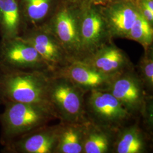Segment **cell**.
I'll return each instance as SVG.
<instances>
[{"mask_svg":"<svg viewBox=\"0 0 153 153\" xmlns=\"http://www.w3.org/2000/svg\"><path fill=\"white\" fill-rule=\"evenodd\" d=\"M49 79L43 71H22L0 66V103L51 106L48 99Z\"/></svg>","mask_w":153,"mask_h":153,"instance_id":"cell-1","label":"cell"},{"mask_svg":"<svg viewBox=\"0 0 153 153\" xmlns=\"http://www.w3.org/2000/svg\"><path fill=\"white\" fill-rule=\"evenodd\" d=\"M0 114L1 142L5 146L18 137L45 124L54 115L48 105L26 103H8Z\"/></svg>","mask_w":153,"mask_h":153,"instance_id":"cell-2","label":"cell"},{"mask_svg":"<svg viewBox=\"0 0 153 153\" xmlns=\"http://www.w3.org/2000/svg\"><path fill=\"white\" fill-rule=\"evenodd\" d=\"M0 66L22 71H42L44 68H48L36 49L18 36L3 39L0 45Z\"/></svg>","mask_w":153,"mask_h":153,"instance_id":"cell-3","label":"cell"},{"mask_svg":"<svg viewBox=\"0 0 153 153\" xmlns=\"http://www.w3.org/2000/svg\"><path fill=\"white\" fill-rule=\"evenodd\" d=\"M48 99L53 110L55 108L58 109L68 120H76L81 115V95L76 88L67 81L50 78Z\"/></svg>","mask_w":153,"mask_h":153,"instance_id":"cell-4","label":"cell"},{"mask_svg":"<svg viewBox=\"0 0 153 153\" xmlns=\"http://www.w3.org/2000/svg\"><path fill=\"white\" fill-rule=\"evenodd\" d=\"M59 132L44 126L28 132L4 146V151L10 153H51L55 151Z\"/></svg>","mask_w":153,"mask_h":153,"instance_id":"cell-5","label":"cell"},{"mask_svg":"<svg viewBox=\"0 0 153 153\" xmlns=\"http://www.w3.org/2000/svg\"><path fill=\"white\" fill-rule=\"evenodd\" d=\"M89 104L94 115L104 123L117 124L128 117V111L111 93L94 90Z\"/></svg>","mask_w":153,"mask_h":153,"instance_id":"cell-6","label":"cell"},{"mask_svg":"<svg viewBox=\"0 0 153 153\" xmlns=\"http://www.w3.org/2000/svg\"><path fill=\"white\" fill-rule=\"evenodd\" d=\"M110 93L128 111L137 109L142 103V87L133 76H124L117 79L113 83Z\"/></svg>","mask_w":153,"mask_h":153,"instance_id":"cell-7","label":"cell"},{"mask_svg":"<svg viewBox=\"0 0 153 153\" xmlns=\"http://www.w3.org/2000/svg\"><path fill=\"white\" fill-rule=\"evenodd\" d=\"M139 10L131 3L121 2L112 6L108 10L107 22L112 33L127 37Z\"/></svg>","mask_w":153,"mask_h":153,"instance_id":"cell-8","label":"cell"},{"mask_svg":"<svg viewBox=\"0 0 153 153\" xmlns=\"http://www.w3.org/2000/svg\"><path fill=\"white\" fill-rule=\"evenodd\" d=\"M22 38L36 49L49 69L61 60L60 47L49 33L35 31Z\"/></svg>","mask_w":153,"mask_h":153,"instance_id":"cell-9","label":"cell"},{"mask_svg":"<svg viewBox=\"0 0 153 153\" xmlns=\"http://www.w3.org/2000/svg\"><path fill=\"white\" fill-rule=\"evenodd\" d=\"M53 30L61 43L71 49L81 47L79 30L75 18L68 10H63L56 16Z\"/></svg>","mask_w":153,"mask_h":153,"instance_id":"cell-10","label":"cell"},{"mask_svg":"<svg viewBox=\"0 0 153 153\" xmlns=\"http://www.w3.org/2000/svg\"><path fill=\"white\" fill-rule=\"evenodd\" d=\"M104 33V22L94 10L88 11L83 18L79 30L81 46L91 48L98 44Z\"/></svg>","mask_w":153,"mask_h":153,"instance_id":"cell-11","label":"cell"},{"mask_svg":"<svg viewBox=\"0 0 153 153\" xmlns=\"http://www.w3.org/2000/svg\"><path fill=\"white\" fill-rule=\"evenodd\" d=\"M126 57L115 47H107L99 51L93 60V68L100 73L111 76L121 70L126 64Z\"/></svg>","mask_w":153,"mask_h":153,"instance_id":"cell-12","label":"cell"},{"mask_svg":"<svg viewBox=\"0 0 153 153\" xmlns=\"http://www.w3.org/2000/svg\"><path fill=\"white\" fill-rule=\"evenodd\" d=\"M20 24L16 0H0V29L3 39L18 36Z\"/></svg>","mask_w":153,"mask_h":153,"instance_id":"cell-13","label":"cell"},{"mask_svg":"<svg viewBox=\"0 0 153 153\" xmlns=\"http://www.w3.org/2000/svg\"><path fill=\"white\" fill-rule=\"evenodd\" d=\"M68 75L78 86L86 88H97L108 82L111 76L98 71L91 66L76 64L70 67Z\"/></svg>","mask_w":153,"mask_h":153,"instance_id":"cell-14","label":"cell"},{"mask_svg":"<svg viewBox=\"0 0 153 153\" xmlns=\"http://www.w3.org/2000/svg\"><path fill=\"white\" fill-rule=\"evenodd\" d=\"M83 150L81 132L74 127L59 133L58 141L55 151L59 153H80Z\"/></svg>","mask_w":153,"mask_h":153,"instance_id":"cell-15","label":"cell"},{"mask_svg":"<svg viewBox=\"0 0 153 153\" xmlns=\"http://www.w3.org/2000/svg\"><path fill=\"white\" fill-rule=\"evenodd\" d=\"M153 37V28L151 24L139 11L127 38L136 40L144 46H148L152 43Z\"/></svg>","mask_w":153,"mask_h":153,"instance_id":"cell-16","label":"cell"},{"mask_svg":"<svg viewBox=\"0 0 153 153\" xmlns=\"http://www.w3.org/2000/svg\"><path fill=\"white\" fill-rule=\"evenodd\" d=\"M143 148L142 136L137 129L131 128L124 131L117 144L119 153H138Z\"/></svg>","mask_w":153,"mask_h":153,"instance_id":"cell-17","label":"cell"},{"mask_svg":"<svg viewBox=\"0 0 153 153\" xmlns=\"http://www.w3.org/2000/svg\"><path fill=\"white\" fill-rule=\"evenodd\" d=\"M28 19L32 22L42 20L48 14L50 0H24Z\"/></svg>","mask_w":153,"mask_h":153,"instance_id":"cell-18","label":"cell"},{"mask_svg":"<svg viewBox=\"0 0 153 153\" xmlns=\"http://www.w3.org/2000/svg\"><path fill=\"white\" fill-rule=\"evenodd\" d=\"M109 141L107 137L100 132L90 134L83 143V151L86 153H103L107 152Z\"/></svg>","mask_w":153,"mask_h":153,"instance_id":"cell-19","label":"cell"},{"mask_svg":"<svg viewBox=\"0 0 153 153\" xmlns=\"http://www.w3.org/2000/svg\"><path fill=\"white\" fill-rule=\"evenodd\" d=\"M141 69L145 81L150 87L153 84V61L151 57H146L142 61Z\"/></svg>","mask_w":153,"mask_h":153,"instance_id":"cell-20","label":"cell"},{"mask_svg":"<svg viewBox=\"0 0 153 153\" xmlns=\"http://www.w3.org/2000/svg\"><path fill=\"white\" fill-rule=\"evenodd\" d=\"M141 10L140 13L142 14L146 21H148L150 24H152L153 22V10H151L146 4H145L142 1L140 6Z\"/></svg>","mask_w":153,"mask_h":153,"instance_id":"cell-21","label":"cell"},{"mask_svg":"<svg viewBox=\"0 0 153 153\" xmlns=\"http://www.w3.org/2000/svg\"><path fill=\"white\" fill-rule=\"evenodd\" d=\"M108 1V0H95V1H97V2H103V1Z\"/></svg>","mask_w":153,"mask_h":153,"instance_id":"cell-22","label":"cell"}]
</instances>
